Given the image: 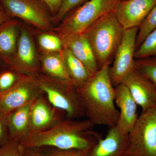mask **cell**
I'll use <instances>...</instances> for the list:
<instances>
[{"label": "cell", "mask_w": 156, "mask_h": 156, "mask_svg": "<svg viewBox=\"0 0 156 156\" xmlns=\"http://www.w3.org/2000/svg\"><path fill=\"white\" fill-rule=\"evenodd\" d=\"M94 126L88 119L62 120L46 130L27 134L20 141V146L24 149L50 147L86 156L102 137L93 131Z\"/></svg>", "instance_id": "cell-1"}, {"label": "cell", "mask_w": 156, "mask_h": 156, "mask_svg": "<svg viewBox=\"0 0 156 156\" xmlns=\"http://www.w3.org/2000/svg\"><path fill=\"white\" fill-rule=\"evenodd\" d=\"M109 67V64L104 66L77 89L88 119L95 126L110 128L115 126L119 112L115 106V87L110 78Z\"/></svg>", "instance_id": "cell-2"}, {"label": "cell", "mask_w": 156, "mask_h": 156, "mask_svg": "<svg viewBox=\"0 0 156 156\" xmlns=\"http://www.w3.org/2000/svg\"><path fill=\"white\" fill-rule=\"evenodd\" d=\"M124 31L114 11L98 20L83 33L90 44L99 69L105 64L110 65Z\"/></svg>", "instance_id": "cell-3"}, {"label": "cell", "mask_w": 156, "mask_h": 156, "mask_svg": "<svg viewBox=\"0 0 156 156\" xmlns=\"http://www.w3.org/2000/svg\"><path fill=\"white\" fill-rule=\"evenodd\" d=\"M121 0H88L68 14L54 29L61 39L83 33L107 14L114 12Z\"/></svg>", "instance_id": "cell-4"}, {"label": "cell", "mask_w": 156, "mask_h": 156, "mask_svg": "<svg viewBox=\"0 0 156 156\" xmlns=\"http://www.w3.org/2000/svg\"><path fill=\"white\" fill-rule=\"evenodd\" d=\"M37 77L48 101L56 109L63 112L66 119H77L86 115L77 89L72 83L46 75L39 74Z\"/></svg>", "instance_id": "cell-5"}, {"label": "cell", "mask_w": 156, "mask_h": 156, "mask_svg": "<svg viewBox=\"0 0 156 156\" xmlns=\"http://www.w3.org/2000/svg\"><path fill=\"white\" fill-rule=\"evenodd\" d=\"M125 156H156V108L142 111L128 134Z\"/></svg>", "instance_id": "cell-6"}, {"label": "cell", "mask_w": 156, "mask_h": 156, "mask_svg": "<svg viewBox=\"0 0 156 156\" xmlns=\"http://www.w3.org/2000/svg\"><path fill=\"white\" fill-rule=\"evenodd\" d=\"M3 11L12 18H19L40 30H53L52 14L40 0H0Z\"/></svg>", "instance_id": "cell-7"}, {"label": "cell", "mask_w": 156, "mask_h": 156, "mask_svg": "<svg viewBox=\"0 0 156 156\" xmlns=\"http://www.w3.org/2000/svg\"><path fill=\"white\" fill-rule=\"evenodd\" d=\"M44 94L37 76L20 74L14 86L0 93V111L7 114Z\"/></svg>", "instance_id": "cell-8"}, {"label": "cell", "mask_w": 156, "mask_h": 156, "mask_svg": "<svg viewBox=\"0 0 156 156\" xmlns=\"http://www.w3.org/2000/svg\"><path fill=\"white\" fill-rule=\"evenodd\" d=\"M138 27L126 30L122 41L116 51L113 63L109 73L114 87L122 83L124 79L135 68L134 53Z\"/></svg>", "instance_id": "cell-9"}, {"label": "cell", "mask_w": 156, "mask_h": 156, "mask_svg": "<svg viewBox=\"0 0 156 156\" xmlns=\"http://www.w3.org/2000/svg\"><path fill=\"white\" fill-rule=\"evenodd\" d=\"M7 67L20 74L39 75L41 66L36 49L31 35L25 27H20L17 52Z\"/></svg>", "instance_id": "cell-10"}, {"label": "cell", "mask_w": 156, "mask_h": 156, "mask_svg": "<svg viewBox=\"0 0 156 156\" xmlns=\"http://www.w3.org/2000/svg\"><path fill=\"white\" fill-rule=\"evenodd\" d=\"M156 4V0H121L115 13L125 30L139 27Z\"/></svg>", "instance_id": "cell-11"}, {"label": "cell", "mask_w": 156, "mask_h": 156, "mask_svg": "<svg viewBox=\"0 0 156 156\" xmlns=\"http://www.w3.org/2000/svg\"><path fill=\"white\" fill-rule=\"evenodd\" d=\"M142 111L156 108V89L153 84L134 68L123 81Z\"/></svg>", "instance_id": "cell-12"}, {"label": "cell", "mask_w": 156, "mask_h": 156, "mask_svg": "<svg viewBox=\"0 0 156 156\" xmlns=\"http://www.w3.org/2000/svg\"><path fill=\"white\" fill-rule=\"evenodd\" d=\"M115 102L119 109V115L115 127L121 133L128 135L138 119L137 104L124 84L115 87Z\"/></svg>", "instance_id": "cell-13"}, {"label": "cell", "mask_w": 156, "mask_h": 156, "mask_svg": "<svg viewBox=\"0 0 156 156\" xmlns=\"http://www.w3.org/2000/svg\"><path fill=\"white\" fill-rule=\"evenodd\" d=\"M43 94L34 100L31 106L29 134L44 131L62 120L56 114L57 109L46 100Z\"/></svg>", "instance_id": "cell-14"}, {"label": "cell", "mask_w": 156, "mask_h": 156, "mask_svg": "<svg viewBox=\"0 0 156 156\" xmlns=\"http://www.w3.org/2000/svg\"><path fill=\"white\" fill-rule=\"evenodd\" d=\"M128 143V135L114 126L109 128L105 137H101L86 156H125Z\"/></svg>", "instance_id": "cell-15"}, {"label": "cell", "mask_w": 156, "mask_h": 156, "mask_svg": "<svg viewBox=\"0 0 156 156\" xmlns=\"http://www.w3.org/2000/svg\"><path fill=\"white\" fill-rule=\"evenodd\" d=\"M20 27L15 18L0 25V60L6 66L17 52Z\"/></svg>", "instance_id": "cell-16"}, {"label": "cell", "mask_w": 156, "mask_h": 156, "mask_svg": "<svg viewBox=\"0 0 156 156\" xmlns=\"http://www.w3.org/2000/svg\"><path fill=\"white\" fill-rule=\"evenodd\" d=\"M63 47L68 48L85 66L92 75L99 69L90 44L83 34L62 39Z\"/></svg>", "instance_id": "cell-17"}, {"label": "cell", "mask_w": 156, "mask_h": 156, "mask_svg": "<svg viewBox=\"0 0 156 156\" xmlns=\"http://www.w3.org/2000/svg\"><path fill=\"white\" fill-rule=\"evenodd\" d=\"M33 101L7 114L10 140L20 141L29 134L30 114Z\"/></svg>", "instance_id": "cell-18"}, {"label": "cell", "mask_w": 156, "mask_h": 156, "mask_svg": "<svg viewBox=\"0 0 156 156\" xmlns=\"http://www.w3.org/2000/svg\"><path fill=\"white\" fill-rule=\"evenodd\" d=\"M61 54L66 71L72 83L77 89L83 86L92 76L87 68L66 47H63Z\"/></svg>", "instance_id": "cell-19"}, {"label": "cell", "mask_w": 156, "mask_h": 156, "mask_svg": "<svg viewBox=\"0 0 156 156\" xmlns=\"http://www.w3.org/2000/svg\"><path fill=\"white\" fill-rule=\"evenodd\" d=\"M42 70L46 76L59 80L69 82L61 52L45 53L41 60Z\"/></svg>", "instance_id": "cell-20"}, {"label": "cell", "mask_w": 156, "mask_h": 156, "mask_svg": "<svg viewBox=\"0 0 156 156\" xmlns=\"http://www.w3.org/2000/svg\"><path fill=\"white\" fill-rule=\"evenodd\" d=\"M156 57V28L146 37L135 51V59Z\"/></svg>", "instance_id": "cell-21"}, {"label": "cell", "mask_w": 156, "mask_h": 156, "mask_svg": "<svg viewBox=\"0 0 156 156\" xmlns=\"http://www.w3.org/2000/svg\"><path fill=\"white\" fill-rule=\"evenodd\" d=\"M38 42L41 49L45 53H60L63 48V43L60 37L48 32L40 35Z\"/></svg>", "instance_id": "cell-22"}, {"label": "cell", "mask_w": 156, "mask_h": 156, "mask_svg": "<svg viewBox=\"0 0 156 156\" xmlns=\"http://www.w3.org/2000/svg\"><path fill=\"white\" fill-rule=\"evenodd\" d=\"M135 68L150 81L156 89V57L135 59Z\"/></svg>", "instance_id": "cell-23"}, {"label": "cell", "mask_w": 156, "mask_h": 156, "mask_svg": "<svg viewBox=\"0 0 156 156\" xmlns=\"http://www.w3.org/2000/svg\"><path fill=\"white\" fill-rule=\"evenodd\" d=\"M156 28V4L140 26L136 37V50L152 31Z\"/></svg>", "instance_id": "cell-24"}, {"label": "cell", "mask_w": 156, "mask_h": 156, "mask_svg": "<svg viewBox=\"0 0 156 156\" xmlns=\"http://www.w3.org/2000/svg\"><path fill=\"white\" fill-rule=\"evenodd\" d=\"M88 0H63L59 11L52 17V23H59L73 10Z\"/></svg>", "instance_id": "cell-25"}, {"label": "cell", "mask_w": 156, "mask_h": 156, "mask_svg": "<svg viewBox=\"0 0 156 156\" xmlns=\"http://www.w3.org/2000/svg\"><path fill=\"white\" fill-rule=\"evenodd\" d=\"M19 74L12 70L0 72V93L8 91L17 82Z\"/></svg>", "instance_id": "cell-26"}, {"label": "cell", "mask_w": 156, "mask_h": 156, "mask_svg": "<svg viewBox=\"0 0 156 156\" xmlns=\"http://www.w3.org/2000/svg\"><path fill=\"white\" fill-rule=\"evenodd\" d=\"M20 149L19 140H10L0 146V156H18Z\"/></svg>", "instance_id": "cell-27"}, {"label": "cell", "mask_w": 156, "mask_h": 156, "mask_svg": "<svg viewBox=\"0 0 156 156\" xmlns=\"http://www.w3.org/2000/svg\"><path fill=\"white\" fill-rule=\"evenodd\" d=\"M10 140L7 114L0 111V146Z\"/></svg>", "instance_id": "cell-28"}, {"label": "cell", "mask_w": 156, "mask_h": 156, "mask_svg": "<svg viewBox=\"0 0 156 156\" xmlns=\"http://www.w3.org/2000/svg\"><path fill=\"white\" fill-rule=\"evenodd\" d=\"M48 7L52 16L56 15L61 8L63 0H40Z\"/></svg>", "instance_id": "cell-29"}, {"label": "cell", "mask_w": 156, "mask_h": 156, "mask_svg": "<svg viewBox=\"0 0 156 156\" xmlns=\"http://www.w3.org/2000/svg\"><path fill=\"white\" fill-rule=\"evenodd\" d=\"M79 152L74 151H62L57 149L50 152L42 154L43 156H75Z\"/></svg>", "instance_id": "cell-30"}, {"label": "cell", "mask_w": 156, "mask_h": 156, "mask_svg": "<svg viewBox=\"0 0 156 156\" xmlns=\"http://www.w3.org/2000/svg\"><path fill=\"white\" fill-rule=\"evenodd\" d=\"M22 148L23 156H43L41 153L38 151L36 149H24L22 147Z\"/></svg>", "instance_id": "cell-31"}, {"label": "cell", "mask_w": 156, "mask_h": 156, "mask_svg": "<svg viewBox=\"0 0 156 156\" xmlns=\"http://www.w3.org/2000/svg\"><path fill=\"white\" fill-rule=\"evenodd\" d=\"M4 11H0V25L6 21L13 19Z\"/></svg>", "instance_id": "cell-32"}, {"label": "cell", "mask_w": 156, "mask_h": 156, "mask_svg": "<svg viewBox=\"0 0 156 156\" xmlns=\"http://www.w3.org/2000/svg\"><path fill=\"white\" fill-rule=\"evenodd\" d=\"M18 156H23V151L22 147L20 146V151L19 154H18Z\"/></svg>", "instance_id": "cell-33"}, {"label": "cell", "mask_w": 156, "mask_h": 156, "mask_svg": "<svg viewBox=\"0 0 156 156\" xmlns=\"http://www.w3.org/2000/svg\"><path fill=\"white\" fill-rule=\"evenodd\" d=\"M75 156H85L84 155H83V154L80 153V152H77L76 153V154L75 155Z\"/></svg>", "instance_id": "cell-34"}, {"label": "cell", "mask_w": 156, "mask_h": 156, "mask_svg": "<svg viewBox=\"0 0 156 156\" xmlns=\"http://www.w3.org/2000/svg\"><path fill=\"white\" fill-rule=\"evenodd\" d=\"M3 11V9L2 7V5H1V4H0V11Z\"/></svg>", "instance_id": "cell-35"}]
</instances>
